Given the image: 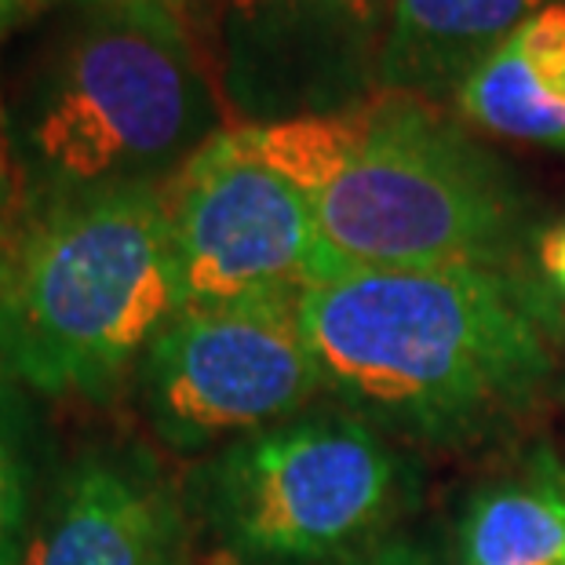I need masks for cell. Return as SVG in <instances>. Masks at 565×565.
Listing matches in <instances>:
<instances>
[{
  "mask_svg": "<svg viewBox=\"0 0 565 565\" xmlns=\"http://www.w3.org/2000/svg\"><path fill=\"white\" fill-rule=\"evenodd\" d=\"M324 387L419 438L508 419L551 376L536 296L497 267H351L299 296Z\"/></svg>",
  "mask_w": 565,
  "mask_h": 565,
  "instance_id": "cell-1",
  "label": "cell"
},
{
  "mask_svg": "<svg viewBox=\"0 0 565 565\" xmlns=\"http://www.w3.org/2000/svg\"><path fill=\"white\" fill-rule=\"evenodd\" d=\"M234 131L310 201L351 267L508 270L519 252V186L441 103L376 92L335 114Z\"/></svg>",
  "mask_w": 565,
  "mask_h": 565,
  "instance_id": "cell-2",
  "label": "cell"
},
{
  "mask_svg": "<svg viewBox=\"0 0 565 565\" xmlns=\"http://www.w3.org/2000/svg\"><path fill=\"white\" fill-rule=\"evenodd\" d=\"M186 307L161 186L33 204L0 278V380L106 402Z\"/></svg>",
  "mask_w": 565,
  "mask_h": 565,
  "instance_id": "cell-3",
  "label": "cell"
},
{
  "mask_svg": "<svg viewBox=\"0 0 565 565\" xmlns=\"http://www.w3.org/2000/svg\"><path fill=\"white\" fill-rule=\"evenodd\" d=\"M30 209L164 186L223 131V106L186 22L92 0L11 117Z\"/></svg>",
  "mask_w": 565,
  "mask_h": 565,
  "instance_id": "cell-4",
  "label": "cell"
},
{
  "mask_svg": "<svg viewBox=\"0 0 565 565\" xmlns=\"http://www.w3.org/2000/svg\"><path fill=\"white\" fill-rule=\"evenodd\" d=\"M402 500V463L362 416L299 413L223 445L194 478L201 519L252 562L362 555Z\"/></svg>",
  "mask_w": 565,
  "mask_h": 565,
  "instance_id": "cell-5",
  "label": "cell"
},
{
  "mask_svg": "<svg viewBox=\"0 0 565 565\" xmlns=\"http://www.w3.org/2000/svg\"><path fill=\"white\" fill-rule=\"evenodd\" d=\"M324 387L296 296L186 303L139 362L150 427L179 452L299 416Z\"/></svg>",
  "mask_w": 565,
  "mask_h": 565,
  "instance_id": "cell-6",
  "label": "cell"
},
{
  "mask_svg": "<svg viewBox=\"0 0 565 565\" xmlns=\"http://www.w3.org/2000/svg\"><path fill=\"white\" fill-rule=\"evenodd\" d=\"M186 303L303 296L351 270L310 201L234 128L209 139L161 186Z\"/></svg>",
  "mask_w": 565,
  "mask_h": 565,
  "instance_id": "cell-7",
  "label": "cell"
},
{
  "mask_svg": "<svg viewBox=\"0 0 565 565\" xmlns=\"http://www.w3.org/2000/svg\"><path fill=\"white\" fill-rule=\"evenodd\" d=\"M398 0H220V88L242 121L335 114L380 92Z\"/></svg>",
  "mask_w": 565,
  "mask_h": 565,
  "instance_id": "cell-8",
  "label": "cell"
},
{
  "mask_svg": "<svg viewBox=\"0 0 565 565\" xmlns=\"http://www.w3.org/2000/svg\"><path fill=\"white\" fill-rule=\"evenodd\" d=\"M183 500L139 452H88L58 478L19 565H186Z\"/></svg>",
  "mask_w": 565,
  "mask_h": 565,
  "instance_id": "cell-9",
  "label": "cell"
},
{
  "mask_svg": "<svg viewBox=\"0 0 565 565\" xmlns=\"http://www.w3.org/2000/svg\"><path fill=\"white\" fill-rule=\"evenodd\" d=\"M551 0H398L380 92L449 106L475 70Z\"/></svg>",
  "mask_w": 565,
  "mask_h": 565,
  "instance_id": "cell-10",
  "label": "cell"
},
{
  "mask_svg": "<svg viewBox=\"0 0 565 565\" xmlns=\"http://www.w3.org/2000/svg\"><path fill=\"white\" fill-rule=\"evenodd\" d=\"M463 565H565V478L547 460L478 489L460 522Z\"/></svg>",
  "mask_w": 565,
  "mask_h": 565,
  "instance_id": "cell-11",
  "label": "cell"
},
{
  "mask_svg": "<svg viewBox=\"0 0 565 565\" xmlns=\"http://www.w3.org/2000/svg\"><path fill=\"white\" fill-rule=\"evenodd\" d=\"M456 110L467 125L492 136L565 147V103L540 81L522 26L475 70L456 95Z\"/></svg>",
  "mask_w": 565,
  "mask_h": 565,
  "instance_id": "cell-12",
  "label": "cell"
},
{
  "mask_svg": "<svg viewBox=\"0 0 565 565\" xmlns=\"http://www.w3.org/2000/svg\"><path fill=\"white\" fill-rule=\"evenodd\" d=\"M22 405L0 380V565H19L30 533V452Z\"/></svg>",
  "mask_w": 565,
  "mask_h": 565,
  "instance_id": "cell-13",
  "label": "cell"
},
{
  "mask_svg": "<svg viewBox=\"0 0 565 565\" xmlns=\"http://www.w3.org/2000/svg\"><path fill=\"white\" fill-rule=\"evenodd\" d=\"M26 215H30L26 172H22V161H19L11 117L4 110V103H0V234L19 231Z\"/></svg>",
  "mask_w": 565,
  "mask_h": 565,
  "instance_id": "cell-14",
  "label": "cell"
},
{
  "mask_svg": "<svg viewBox=\"0 0 565 565\" xmlns=\"http://www.w3.org/2000/svg\"><path fill=\"white\" fill-rule=\"evenodd\" d=\"M536 270L555 303L565 307V220L536 234Z\"/></svg>",
  "mask_w": 565,
  "mask_h": 565,
  "instance_id": "cell-15",
  "label": "cell"
},
{
  "mask_svg": "<svg viewBox=\"0 0 565 565\" xmlns=\"http://www.w3.org/2000/svg\"><path fill=\"white\" fill-rule=\"evenodd\" d=\"M103 4L142 8V11H164V15H175L179 22H186V15H190V4H194V0H103Z\"/></svg>",
  "mask_w": 565,
  "mask_h": 565,
  "instance_id": "cell-16",
  "label": "cell"
},
{
  "mask_svg": "<svg viewBox=\"0 0 565 565\" xmlns=\"http://www.w3.org/2000/svg\"><path fill=\"white\" fill-rule=\"evenodd\" d=\"M33 4L30 0H0V38H8L11 30L22 26L30 19Z\"/></svg>",
  "mask_w": 565,
  "mask_h": 565,
  "instance_id": "cell-17",
  "label": "cell"
},
{
  "mask_svg": "<svg viewBox=\"0 0 565 565\" xmlns=\"http://www.w3.org/2000/svg\"><path fill=\"white\" fill-rule=\"evenodd\" d=\"M347 565H416L408 555H402V551H383V555H365V558H351Z\"/></svg>",
  "mask_w": 565,
  "mask_h": 565,
  "instance_id": "cell-18",
  "label": "cell"
},
{
  "mask_svg": "<svg viewBox=\"0 0 565 565\" xmlns=\"http://www.w3.org/2000/svg\"><path fill=\"white\" fill-rule=\"evenodd\" d=\"M15 234V231H11ZM11 234H0V278H4V256H8V242H11Z\"/></svg>",
  "mask_w": 565,
  "mask_h": 565,
  "instance_id": "cell-19",
  "label": "cell"
},
{
  "mask_svg": "<svg viewBox=\"0 0 565 565\" xmlns=\"http://www.w3.org/2000/svg\"><path fill=\"white\" fill-rule=\"evenodd\" d=\"M33 8H41V4H52V0H30Z\"/></svg>",
  "mask_w": 565,
  "mask_h": 565,
  "instance_id": "cell-20",
  "label": "cell"
}]
</instances>
